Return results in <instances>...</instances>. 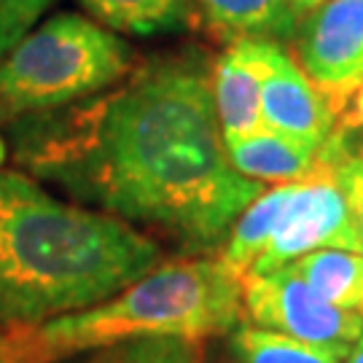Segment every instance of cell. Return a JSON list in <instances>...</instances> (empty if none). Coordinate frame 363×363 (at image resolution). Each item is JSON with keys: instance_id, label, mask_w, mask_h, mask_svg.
Returning <instances> with one entry per match:
<instances>
[{"instance_id": "obj_1", "label": "cell", "mask_w": 363, "mask_h": 363, "mask_svg": "<svg viewBox=\"0 0 363 363\" xmlns=\"http://www.w3.org/2000/svg\"><path fill=\"white\" fill-rule=\"evenodd\" d=\"M199 54L135 67L113 89L11 124L13 162L84 208L145 223L186 253L223 247L264 191L226 156Z\"/></svg>"}, {"instance_id": "obj_2", "label": "cell", "mask_w": 363, "mask_h": 363, "mask_svg": "<svg viewBox=\"0 0 363 363\" xmlns=\"http://www.w3.org/2000/svg\"><path fill=\"white\" fill-rule=\"evenodd\" d=\"M162 259L151 237L100 210L0 169V331H25L89 310Z\"/></svg>"}, {"instance_id": "obj_3", "label": "cell", "mask_w": 363, "mask_h": 363, "mask_svg": "<svg viewBox=\"0 0 363 363\" xmlns=\"http://www.w3.org/2000/svg\"><path fill=\"white\" fill-rule=\"evenodd\" d=\"M245 277L218 256L156 264L143 277L89 310L25 331H9L22 363H54L135 339L223 337L242 318Z\"/></svg>"}, {"instance_id": "obj_4", "label": "cell", "mask_w": 363, "mask_h": 363, "mask_svg": "<svg viewBox=\"0 0 363 363\" xmlns=\"http://www.w3.org/2000/svg\"><path fill=\"white\" fill-rule=\"evenodd\" d=\"M135 65L138 57L118 33L81 13H54L0 57V124L103 94Z\"/></svg>"}, {"instance_id": "obj_5", "label": "cell", "mask_w": 363, "mask_h": 363, "mask_svg": "<svg viewBox=\"0 0 363 363\" xmlns=\"http://www.w3.org/2000/svg\"><path fill=\"white\" fill-rule=\"evenodd\" d=\"M320 148L323 169L318 175L261 191L234 220L220 259L242 277L274 272L320 247L363 253L350 208L334 181V167L347 151V140L342 135H328Z\"/></svg>"}, {"instance_id": "obj_6", "label": "cell", "mask_w": 363, "mask_h": 363, "mask_svg": "<svg viewBox=\"0 0 363 363\" xmlns=\"http://www.w3.org/2000/svg\"><path fill=\"white\" fill-rule=\"evenodd\" d=\"M242 310L253 325L312 345L352 350L363 337V315L328 304L291 264L267 274H247L242 283Z\"/></svg>"}, {"instance_id": "obj_7", "label": "cell", "mask_w": 363, "mask_h": 363, "mask_svg": "<svg viewBox=\"0 0 363 363\" xmlns=\"http://www.w3.org/2000/svg\"><path fill=\"white\" fill-rule=\"evenodd\" d=\"M294 62L331 94L363 81V0H325L304 13L294 33Z\"/></svg>"}, {"instance_id": "obj_8", "label": "cell", "mask_w": 363, "mask_h": 363, "mask_svg": "<svg viewBox=\"0 0 363 363\" xmlns=\"http://www.w3.org/2000/svg\"><path fill=\"white\" fill-rule=\"evenodd\" d=\"M283 46L269 38H240L210 67L213 105L223 143H234L264 130L261 86L272 73L274 57Z\"/></svg>"}, {"instance_id": "obj_9", "label": "cell", "mask_w": 363, "mask_h": 363, "mask_svg": "<svg viewBox=\"0 0 363 363\" xmlns=\"http://www.w3.org/2000/svg\"><path fill=\"white\" fill-rule=\"evenodd\" d=\"M261 118L264 127L320 148L334 132L337 105L331 91L315 86L294 57L280 49L261 86Z\"/></svg>"}, {"instance_id": "obj_10", "label": "cell", "mask_w": 363, "mask_h": 363, "mask_svg": "<svg viewBox=\"0 0 363 363\" xmlns=\"http://www.w3.org/2000/svg\"><path fill=\"white\" fill-rule=\"evenodd\" d=\"M232 167L256 183H301L323 169V151L269 127L226 143Z\"/></svg>"}, {"instance_id": "obj_11", "label": "cell", "mask_w": 363, "mask_h": 363, "mask_svg": "<svg viewBox=\"0 0 363 363\" xmlns=\"http://www.w3.org/2000/svg\"><path fill=\"white\" fill-rule=\"evenodd\" d=\"M202 11L220 38H294L301 16L294 11L288 0H196Z\"/></svg>"}, {"instance_id": "obj_12", "label": "cell", "mask_w": 363, "mask_h": 363, "mask_svg": "<svg viewBox=\"0 0 363 363\" xmlns=\"http://www.w3.org/2000/svg\"><path fill=\"white\" fill-rule=\"evenodd\" d=\"M298 277L328 304L363 315V253L320 247L291 264Z\"/></svg>"}, {"instance_id": "obj_13", "label": "cell", "mask_w": 363, "mask_h": 363, "mask_svg": "<svg viewBox=\"0 0 363 363\" xmlns=\"http://www.w3.org/2000/svg\"><path fill=\"white\" fill-rule=\"evenodd\" d=\"M81 6L89 19L127 35L175 33L194 22L189 0H81Z\"/></svg>"}, {"instance_id": "obj_14", "label": "cell", "mask_w": 363, "mask_h": 363, "mask_svg": "<svg viewBox=\"0 0 363 363\" xmlns=\"http://www.w3.org/2000/svg\"><path fill=\"white\" fill-rule=\"evenodd\" d=\"M232 355L237 363H345L350 350L301 342L261 325H237Z\"/></svg>"}, {"instance_id": "obj_15", "label": "cell", "mask_w": 363, "mask_h": 363, "mask_svg": "<svg viewBox=\"0 0 363 363\" xmlns=\"http://www.w3.org/2000/svg\"><path fill=\"white\" fill-rule=\"evenodd\" d=\"M89 363H199V342L135 339V342L97 350Z\"/></svg>"}, {"instance_id": "obj_16", "label": "cell", "mask_w": 363, "mask_h": 363, "mask_svg": "<svg viewBox=\"0 0 363 363\" xmlns=\"http://www.w3.org/2000/svg\"><path fill=\"white\" fill-rule=\"evenodd\" d=\"M57 0H0V57L11 49L27 30L40 22V16Z\"/></svg>"}, {"instance_id": "obj_17", "label": "cell", "mask_w": 363, "mask_h": 363, "mask_svg": "<svg viewBox=\"0 0 363 363\" xmlns=\"http://www.w3.org/2000/svg\"><path fill=\"white\" fill-rule=\"evenodd\" d=\"M334 181H337L339 191L345 194V202L350 208L352 223L358 229L363 245V156L352 154L350 148L339 156L337 167H334Z\"/></svg>"}, {"instance_id": "obj_18", "label": "cell", "mask_w": 363, "mask_h": 363, "mask_svg": "<svg viewBox=\"0 0 363 363\" xmlns=\"http://www.w3.org/2000/svg\"><path fill=\"white\" fill-rule=\"evenodd\" d=\"M337 105V132H363V81L345 91H334Z\"/></svg>"}, {"instance_id": "obj_19", "label": "cell", "mask_w": 363, "mask_h": 363, "mask_svg": "<svg viewBox=\"0 0 363 363\" xmlns=\"http://www.w3.org/2000/svg\"><path fill=\"white\" fill-rule=\"evenodd\" d=\"M0 363H22L19 352H16V345H13V337L3 334V331H0Z\"/></svg>"}, {"instance_id": "obj_20", "label": "cell", "mask_w": 363, "mask_h": 363, "mask_svg": "<svg viewBox=\"0 0 363 363\" xmlns=\"http://www.w3.org/2000/svg\"><path fill=\"white\" fill-rule=\"evenodd\" d=\"M291 6H294V11L298 13V16H304V13H310L312 9H318V6H323L325 0H288Z\"/></svg>"}, {"instance_id": "obj_21", "label": "cell", "mask_w": 363, "mask_h": 363, "mask_svg": "<svg viewBox=\"0 0 363 363\" xmlns=\"http://www.w3.org/2000/svg\"><path fill=\"white\" fill-rule=\"evenodd\" d=\"M345 363H363V337L352 345V350H350V355H347V361Z\"/></svg>"}, {"instance_id": "obj_22", "label": "cell", "mask_w": 363, "mask_h": 363, "mask_svg": "<svg viewBox=\"0 0 363 363\" xmlns=\"http://www.w3.org/2000/svg\"><path fill=\"white\" fill-rule=\"evenodd\" d=\"M6 156H9V148H6V140L0 138V167H3V162H6Z\"/></svg>"}]
</instances>
